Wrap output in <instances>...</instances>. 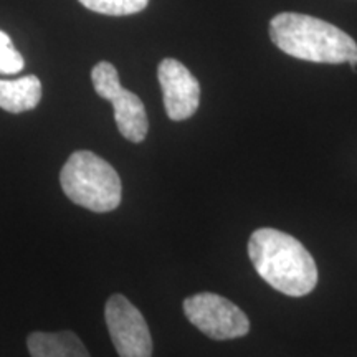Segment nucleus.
Returning <instances> with one entry per match:
<instances>
[{"label":"nucleus","instance_id":"obj_4","mask_svg":"<svg viewBox=\"0 0 357 357\" xmlns=\"http://www.w3.org/2000/svg\"><path fill=\"white\" fill-rule=\"evenodd\" d=\"M91 82L98 96L113 102L114 121L119 132L131 142L144 141L149 129L144 102L132 91L121 86L114 66L109 61H100L91 70Z\"/></svg>","mask_w":357,"mask_h":357},{"label":"nucleus","instance_id":"obj_7","mask_svg":"<svg viewBox=\"0 0 357 357\" xmlns=\"http://www.w3.org/2000/svg\"><path fill=\"white\" fill-rule=\"evenodd\" d=\"M158 78L169 119H189L200 102V84L194 75L176 58H164L159 63Z\"/></svg>","mask_w":357,"mask_h":357},{"label":"nucleus","instance_id":"obj_2","mask_svg":"<svg viewBox=\"0 0 357 357\" xmlns=\"http://www.w3.org/2000/svg\"><path fill=\"white\" fill-rule=\"evenodd\" d=\"M270 38L281 52L312 63L357 66V43L336 25L305 13L283 12L270 20Z\"/></svg>","mask_w":357,"mask_h":357},{"label":"nucleus","instance_id":"obj_1","mask_svg":"<svg viewBox=\"0 0 357 357\" xmlns=\"http://www.w3.org/2000/svg\"><path fill=\"white\" fill-rule=\"evenodd\" d=\"M248 255L257 273L276 291L300 298L318 283V266L301 242L284 231L258 229L250 236Z\"/></svg>","mask_w":357,"mask_h":357},{"label":"nucleus","instance_id":"obj_8","mask_svg":"<svg viewBox=\"0 0 357 357\" xmlns=\"http://www.w3.org/2000/svg\"><path fill=\"white\" fill-rule=\"evenodd\" d=\"M32 357H91L79 337L71 331L32 333L26 339Z\"/></svg>","mask_w":357,"mask_h":357},{"label":"nucleus","instance_id":"obj_6","mask_svg":"<svg viewBox=\"0 0 357 357\" xmlns=\"http://www.w3.org/2000/svg\"><path fill=\"white\" fill-rule=\"evenodd\" d=\"M106 326L119 357H153V337L141 311L123 294H113L105 307Z\"/></svg>","mask_w":357,"mask_h":357},{"label":"nucleus","instance_id":"obj_5","mask_svg":"<svg viewBox=\"0 0 357 357\" xmlns=\"http://www.w3.org/2000/svg\"><path fill=\"white\" fill-rule=\"evenodd\" d=\"M184 312L199 331L215 341L243 337L250 331L247 314L220 294H194L184 301Z\"/></svg>","mask_w":357,"mask_h":357},{"label":"nucleus","instance_id":"obj_10","mask_svg":"<svg viewBox=\"0 0 357 357\" xmlns=\"http://www.w3.org/2000/svg\"><path fill=\"white\" fill-rule=\"evenodd\" d=\"M79 3L102 15H132L144 10L149 0H79Z\"/></svg>","mask_w":357,"mask_h":357},{"label":"nucleus","instance_id":"obj_9","mask_svg":"<svg viewBox=\"0 0 357 357\" xmlns=\"http://www.w3.org/2000/svg\"><path fill=\"white\" fill-rule=\"evenodd\" d=\"M42 100V83L35 75L19 79H0V108L7 113H25Z\"/></svg>","mask_w":357,"mask_h":357},{"label":"nucleus","instance_id":"obj_3","mask_svg":"<svg viewBox=\"0 0 357 357\" xmlns=\"http://www.w3.org/2000/svg\"><path fill=\"white\" fill-rule=\"evenodd\" d=\"M65 195L79 207L96 213L111 212L121 204V178L109 162L91 151H77L60 172Z\"/></svg>","mask_w":357,"mask_h":357},{"label":"nucleus","instance_id":"obj_11","mask_svg":"<svg viewBox=\"0 0 357 357\" xmlns=\"http://www.w3.org/2000/svg\"><path fill=\"white\" fill-rule=\"evenodd\" d=\"M25 60L12 45L10 37L0 30V73L15 75L24 70Z\"/></svg>","mask_w":357,"mask_h":357}]
</instances>
